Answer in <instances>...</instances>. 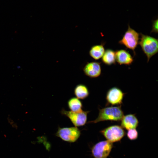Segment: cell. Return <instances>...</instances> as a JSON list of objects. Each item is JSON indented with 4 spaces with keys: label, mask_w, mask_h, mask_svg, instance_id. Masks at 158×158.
<instances>
[{
    "label": "cell",
    "mask_w": 158,
    "mask_h": 158,
    "mask_svg": "<svg viewBox=\"0 0 158 158\" xmlns=\"http://www.w3.org/2000/svg\"><path fill=\"white\" fill-rule=\"evenodd\" d=\"M124 115L121 105L105 107L99 109L97 117L94 120L89 121L88 123H96L107 121H119L121 120Z\"/></svg>",
    "instance_id": "6da1fadb"
},
{
    "label": "cell",
    "mask_w": 158,
    "mask_h": 158,
    "mask_svg": "<svg viewBox=\"0 0 158 158\" xmlns=\"http://www.w3.org/2000/svg\"><path fill=\"white\" fill-rule=\"evenodd\" d=\"M140 40L138 44L147 58V62L158 51V39L149 35L140 33Z\"/></svg>",
    "instance_id": "7a4b0ae2"
},
{
    "label": "cell",
    "mask_w": 158,
    "mask_h": 158,
    "mask_svg": "<svg viewBox=\"0 0 158 158\" xmlns=\"http://www.w3.org/2000/svg\"><path fill=\"white\" fill-rule=\"evenodd\" d=\"M139 35L138 33L131 28L128 25L127 30L122 39L118 42V43L132 50L134 55L135 56L136 55L135 50L138 44Z\"/></svg>",
    "instance_id": "3957f363"
},
{
    "label": "cell",
    "mask_w": 158,
    "mask_h": 158,
    "mask_svg": "<svg viewBox=\"0 0 158 158\" xmlns=\"http://www.w3.org/2000/svg\"><path fill=\"white\" fill-rule=\"evenodd\" d=\"M100 132L107 140L112 143L120 141L126 134L122 127L118 125L109 126Z\"/></svg>",
    "instance_id": "277c9868"
},
{
    "label": "cell",
    "mask_w": 158,
    "mask_h": 158,
    "mask_svg": "<svg viewBox=\"0 0 158 158\" xmlns=\"http://www.w3.org/2000/svg\"><path fill=\"white\" fill-rule=\"evenodd\" d=\"M55 135L64 141L73 142L78 139L81 135V132L77 127L75 126L63 128L59 127Z\"/></svg>",
    "instance_id": "5b68a950"
},
{
    "label": "cell",
    "mask_w": 158,
    "mask_h": 158,
    "mask_svg": "<svg viewBox=\"0 0 158 158\" xmlns=\"http://www.w3.org/2000/svg\"><path fill=\"white\" fill-rule=\"evenodd\" d=\"M113 146V143L107 140L99 142L92 148V154L94 158H107Z\"/></svg>",
    "instance_id": "8992f818"
},
{
    "label": "cell",
    "mask_w": 158,
    "mask_h": 158,
    "mask_svg": "<svg viewBox=\"0 0 158 158\" xmlns=\"http://www.w3.org/2000/svg\"><path fill=\"white\" fill-rule=\"evenodd\" d=\"M90 111H82L75 112L68 111L62 109L61 114L68 118L75 127H78L84 126L86 123L87 114Z\"/></svg>",
    "instance_id": "52a82bcc"
},
{
    "label": "cell",
    "mask_w": 158,
    "mask_h": 158,
    "mask_svg": "<svg viewBox=\"0 0 158 158\" xmlns=\"http://www.w3.org/2000/svg\"><path fill=\"white\" fill-rule=\"evenodd\" d=\"M125 94L119 88L114 87L110 88L107 92L106 95V106L110 104L112 105H120Z\"/></svg>",
    "instance_id": "ba28073f"
},
{
    "label": "cell",
    "mask_w": 158,
    "mask_h": 158,
    "mask_svg": "<svg viewBox=\"0 0 158 158\" xmlns=\"http://www.w3.org/2000/svg\"><path fill=\"white\" fill-rule=\"evenodd\" d=\"M100 64V63L95 61L88 63L83 68L84 73L91 78L98 77L101 73Z\"/></svg>",
    "instance_id": "9c48e42d"
},
{
    "label": "cell",
    "mask_w": 158,
    "mask_h": 158,
    "mask_svg": "<svg viewBox=\"0 0 158 158\" xmlns=\"http://www.w3.org/2000/svg\"><path fill=\"white\" fill-rule=\"evenodd\" d=\"M116 61L120 65H130L134 59L130 54L124 49L117 50L115 51Z\"/></svg>",
    "instance_id": "30bf717a"
},
{
    "label": "cell",
    "mask_w": 158,
    "mask_h": 158,
    "mask_svg": "<svg viewBox=\"0 0 158 158\" xmlns=\"http://www.w3.org/2000/svg\"><path fill=\"white\" fill-rule=\"evenodd\" d=\"M121 121L122 127L127 130L136 129L139 124L138 120L135 114L124 115Z\"/></svg>",
    "instance_id": "8fae6325"
},
{
    "label": "cell",
    "mask_w": 158,
    "mask_h": 158,
    "mask_svg": "<svg viewBox=\"0 0 158 158\" xmlns=\"http://www.w3.org/2000/svg\"><path fill=\"white\" fill-rule=\"evenodd\" d=\"M74 93L77 98L84 99L88 97L89 95V90L85 85L80 84L77 85L75 87Z\"/></svg>",
    "instance_id": "7c38bea8"
},
{
    "label": "cell",
    "mask_w": 158,
    "mask_h": 158,
    "mask_svg": "<svg viewBox=\"0 0 158 158\" xmlns=\"http://www.w3.org/2000/svg\"><path fill=\"white\" fill-rule=\"evenodd\" d=\"M104 46V43L92 46L89 51L90 56L96 60L101 58L105 51Z\"/></svg>",
    "instance_id": "4fadbf2b"
},
{
    "label": "cell",
    "mask_w": 158,
    "mask_h": 158,
    "mask_svg": "<svg viewBox=\"0 0 158 158\" xmlns=\"http://www.w3.org/2000/svg\"><path fill=\"white\" fill-rule=\"evenodd\" d=\"M102 58V62L105 65L110 66L116 64L115 52L111 49L105 50Z\"/></svg>",
    "instance_id": "5bb4252c"
},
{
    "label": "cell",
    "mask_w": 158,
    "mask_h": 158,
    "mask_svg": "<svg viewBox=\"0 0 158 158\" xmlns=\"http://www.w3.org/2000/svg\"><path fill=\"white\" fill-rule=\"evenodd\" d=\"M67 105L71 111L78 112L83 111L81 101L76 97L70 98L68 101Z\"/></svg>",
    "instance_id": "9a60e30c"
},
{
    "label": "cell",
    "mask_w": 158,
    "mask_h": 158,
    "mask_svg": "<svg viewBox=\"0 0 158 158\" xmlns=\"http://www.w3.org/2000/svg\"><path fill=\"white\" fill-rule=\"evenodd\" d=\"M126 135L128 139L132 140L136 139L138 137V133L136 129L128 130Z\"/></svg>",
    "instance_id": "2e32d148"
},
{
    "label": "cell",
    "mask_w": 158,
    "mask_h": 158,
    "mask_svg": "<svg viewBox=\"0 0 158 158\" xmlns=\"http://www.w3.org/2000/svg\"><path fill=\"white\" fill-rule=\"evenodd\" d=\"M151 32L158 33V19L152 21V30Z\"/></svg>",
    "instance_id": "e0dca14e"
}]
</instances>
